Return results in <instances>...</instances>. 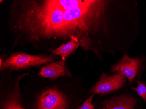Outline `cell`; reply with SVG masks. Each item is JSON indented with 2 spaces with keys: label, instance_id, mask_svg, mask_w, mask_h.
<instances>
[{
  "label": "cell",
  "instance_id": "1",
  "mask_svg": "<svg viewBox=\"0 0 146 109\" xmlns=\"http://www.w3.org/2000/svg\"><path fill=\"white\" fill-rule=\"evenodd\" d=\"M79 103L54 86L39 92L27 104L24 103L27 109H75Z\"/></svg>",
  "mask_w": 146,
  "mask_h": 109
},
{
  "label": "cell",
  "instance_id": "2",
  "mask_svg": "<svg viewBox=\"0 0 146 109\" xmlns=\"http://www.w3.org/2000/svg\"><path fill=\"white\" fill-rule=\"evenodd\" d=\"M54 58L50 56L33 55L25 53H15L5 60L0 59V70H19L31 66H39L52 63Z\"/></svg>",
  "mask_w": 146,
  "mask_h": 109
},
{
  "label": "cell",
  "instance_id": "3",
  "mask_svg": "<svg viewBox=\"0 0 146 109\" xmlns=\"http://www.w3.org/2000/svg\"><path fill=\"white\" fill-rule=\"evenodd\" d=\"M25 74L19 75L14 80L10 81L9 86L1 92L0 109H27L23 101L19 82Z\"/></svg>",
  "mask_w": 146,
  "mask_h": 109
},
{
  "label": "cell",
  "instance_id": "4",
  "mask_svg": "<svg viewBox=\"0 0 146 109\" xmlns=\"http://www.w3.org/2000/svg\"><path fill=\"white\" fill-rule=\"evenodd\" d=\"M126 79L124 75L118 73L111 76L103 73L89 92L94 95L111 93L123 87L124 86Z\"/></svg>",
  "mask_w": 146,
  "mask_h": 109
},
{
  "label": "cell",
  "instance_id": "5",
  "mask_svg": "<svg viewBox=\"0 0 146 109\" xmlns=\"http://www.w3.org/2000/svg\"><path fill=\"white\" fill-rule=\"evenodd\" d=\"M98 109H143V106L136 96L123 94L102 101Z\"/></svg>",
  "mask_w": 146,
  "mask_h": 109
},
{
  "label": "cell",
  "instance_id": "6",
  "mask_svg": "<svg viewBox=\"0 0 146 109\" xmlns=\"http://www.w3.org/2000/svg\"><path fill=\"white\" fill-rule=\"evenodd\" d=\"M142 62L140 58H131L124 54L121 59L111 67V71L123 75L132 83L138 74Z\"/></svg>",
  "mask_w": 146,
  "mask_h": 109
},
{
  "label": "cell",
  "instance_id": "7",
  "mask_svg": "<svg viewBox=\"0 0 146 109\" xmlns=\"http://www.w3.org/2000/svg\"><path fill=\"white\" fill-rule=\"evenodd\" d=\"M38 76L45 78H58L62 77H71V73L66 65L65 61L61 60L46 64L41 69Z\"/></svg>",
  "mask_w": 146,
  "mask_h": 109
},
{
  "label": "cell",
  "instance_id": "8",
  "mask_svg": "<svg viewBox=\"0 0 146 109\" xmlns=\"http://www.w3.org/2000/svg\"><path fill=\"white\" fill-rule=\"evenodd\" d=\"M80 45L78 39L76 37L73 38L71 40L66 44H62L60 46L51 51L52 54L60 55L62 60L65 61L67 57L78 48Z\"/></svg>",
  "mask_w": 146,
  "mask_h": 109
},
{
  "label": "cell",
  "instance_id": "9",
  "mask_svg": "<svg viewBox=\"0 0 146 109\" xmlns=\"http://www.w3.org/2000/svg\"><path fill=\"white\" fill-rule=\"evenodd\" d=\"M137 86L132 87V90L137 92V94L143 100V104L146 103V83L141 80L137 81Z\"/></svg>",
  "mask_w": 146,
  "mask_h": 109
},
{
  "label": "cell",
  "instance_id": "10",
  "mask_svg": "<svg viewBox=\"0 0 146 109\" xmlns=\"http://www.w3.org/2000/svg\"><path fill=\"white\" fill-rule=\"evenodd\" d=\"M94 95H91L82 104L77 106L75 109H96L95 105L92 103Z\"/></svg>",
  "mask_w": 146,
  "mask_h": 109
}]
</instances>
